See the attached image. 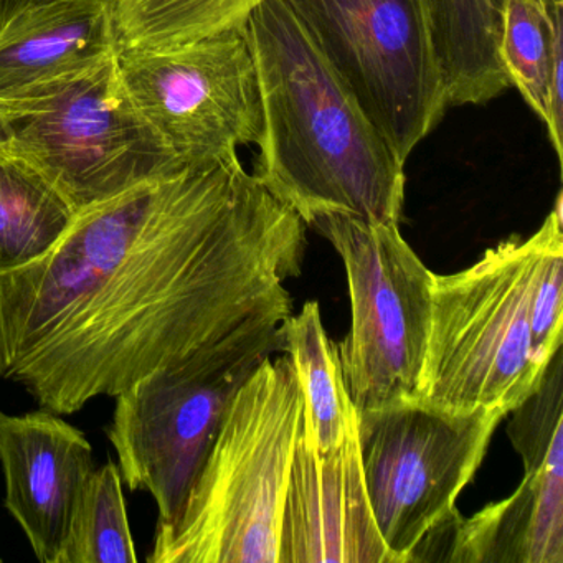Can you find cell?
I'll return each mask as SVG.
<instances>
[{
  "mask_svg": "<svg viewBox=\"0 0 563 563\" xmlns=\"http://www.w3.org/2000/svg\"><path fill=\"white\" fill-rule=\"evenodd\" d=\"M563 212L553 220L533 279L530 329L533 354L547 365L563 341Z\"/></svg>",
  "mask_w": 563,
  "mask_h": 563,
  "instance_id": "20",
  "label": "cell"
},
{
  "mask_svg": "<svg viewBox=\"0 0 563 563\" xmlns=\"http://www.w3.org/2000/svg\"><path fill=\"white\" fill-rule=\"evenodd\" d=\"M120 466L91 473L71 517L60 563H136Z\"/></svg>",
  "mask_w": 563,
  "mask_h": 563,
  "instance_id": "19",
  "label": "cell"
},
{
  "mask_svg": "<svg viewBox=\"0 0 563 563\" xmlns=\"http://www.w3.org/2000/svg\"><path fill=\"white\" fill-rule=\"evenodd\" d=\"M503 410L453 413L421 401L357 413L365 489L395 563L456 512L479 470Z\"/></svg>",
  "mask_w": 563,
  "mask_h": 563,
  "instance_id": "9",
  "label": "cell"
},
{
  "mask_svg": "<svg viewBox=\"0 0 563 563\" xmlns=\"http://www.w3.org/2000/svg\"><path fill=\"white\" fill-rule=\"evenodd\" d=\"M2 157H8V153H5L4 141H2V137H0V159H2Z\"/></svg>",
  "mask_w": 563,
  "mask_h": 563,
  "instance_id": "23",
  "label": "cell"
},
{
  "mask_svg": "<svg viewBox=\"0 0 563 563\" xmlns=\"http://www.w3.org/2000/svg\"><path fill=\"white\" fill-rule=\"evenodd\" d=\"M120 51L108 0H47L0 24V97L47 84Z\"/></svg>",
  "mask_w": 563,
  "mask_h": 563,
  "instance_id": "14",
  "label": "cell"
},
{
  "mask_svg": "<svg viewBox=\"0 0 563 563\" xmlns=\"http://www.w3.org/2000/svg\"><path fill=\"white\" fill-rule=\"evenodd\" d=\"M0 464L5 507L44 563H60L71 517L95 467L84 431L41 408L9 415L0 408Z\"/></svg>",
  "mask_w": 563,
  "mask_h": 563,
  "instance_id": "12",
  "label": "cell"
},
{
  "mask_svg": "<svg viewBox=\"0 0 563 563\" xmlns=\"http://www.w3.org/2000/svg\"><path fill=\"white\" fill-rule=\"evenodd\" d=\"M283 352L291 357L305 394L302 424L316 450H335L357 427V411L349 398L338 345L322 325L316 301L283 322Z\"/></svg>",
  "mask_w": 563,
  "mask_h": 563,
  "instance_id": "15",
  "label": "cell"
},
{
  "mask_svg": "<svg viewBox=\"0 0 563 563\" xmlns=\"http://www.w3.org/2000/svg\"><path fill=\"white\" fill-rule=\"evenodd\" d=\"M560 212L562 192L529 239L504 240L470 268L434 275L418 401L453 413L483 408L509 415L537 390L549 364L533 354V279Z\"/></svg>",
  "mask_w": 563,
  "mask_h": 563,
  "instance_id": "4",
  "label": "cell"
},
{
  "mask_svg": "<svg viewBox=\"0 0 563 563\" xmlns=\"http://www.w3.org/2000/svg\"><path fill=\"white\" fill-rule=\"evenodd\" d=\"M77 210L34 167L0 159V276L51 252Z\"/></svg>",
  "mask_w": 563,
  "mask_h": 563,
  "instance_id": "16",
  "label": "cell"
},
{
  "mask_svg": "<svg viewBox=\"0 0 563 563\" xmlns=\"http://www.w3.org/2000/svg\"><path fill=\"white\" fill-rule=\"evenodd\" d=\"M120 48L186 44L243 29L263 0H108Z\"/></svg>",
  "mask_w": 563,
  "mask_h": 563,
  "instance_id": "17",
  "label": "cell"
},
{
  "mask_svg": "<svg viewBox=\"0 0 563 563\" xmlns=\"http://www.w3.org/2000/svg\"><path fill=\"white\" fill-rule=\"evenodd\" d=\"M499 51L510 87L522 95L543 124L549 121L553 32L563 25V4L499 0Z\"/></svg>",
  "mask_w": 563,
  "mask_h": 563,
  "instance_id": "18",
  "label": "cell"
},
{
  "mask_svg": "<svg viewBox=\"0 0 563 563\" xmlns=\"http://www.w3.org/2000/svg\"><path fill=\"white\" fill-rule=\"evenodd\" d=\"M543 4L549 5V8H553V5L563 4V0H543Z\"/></svg>",
  "mask_w": 563,
  "mask_h": 563,
  "instance_id": "22",
  "label": "cell"
},
{
  "mask_svg": "<svg viewBox=\"0 0 563 563\" xmlns=\"http://www.w3.org/2000/svg\"><path fill=\"white\" fill-rule=\"evenodd\" d=\"M311 225L334 246L347 275L351 331L335 345L355 411L418 401L434 273L405 242L398 223L328 213Z\"/></svg>",
  "mask_w": 563,
  "mask_h": 563,
  "instance_id": "7",
  "label": "cell"
},
{
  "mask_svg": "<svg viewBox=\"0 0 563 563\" xmlns=\"http://www.w3.org/2000/svg\"><path fill=\"white\" fill-rule=\"evenodd\" d=\"M279 563H395L372 514L357 427L335 450H316L301 424L283 504Z\"/></svg>",
  "mask_w": 563,
  "mask_h": 563,
  "instance_id": "11",
  "label": "cell"
},
{
  "mask_svg": "<svg viewBox=\"0 0 563 563\" xmlns=\"http://www.w3.org/2000/svg\"><path fill=\"white\" fill-rule=\"evenodd\" d=\"M38 2H47V0H0V24L8 21L12 14L27 8V5L38 4Z\"/></svg>",
  "mask_w": 563,
  "mask_h": 563,
  "instance_id": "21",
  "label": "cell"
},
{
  "mask_svg": "<svg viewBox=\"0 0 563 563\" xmlns=\"http://www.w3.org/2000/svg\"><path fill=\"white\" fill-rule=\"evenodd\" d=\"M263 108L253 176L311 225L344 213L398 223L405 164L283 0H263L245 25Z\"/></svg>",
  "mask_w": 563,
  "mask_h": 563,
  "instance_id": "2",
  "label": "cell"
},
{
  "mask_svg": "<svg viewBox=\"0 0 563 563\" xmlns=\"http://www.w3.org/2000/svg\"><path fill=\"white\" fill-rule=\"evenodd\" d=\"M117 54L0 97L5 153L34 167L77 212L187 169L131 100Z\"/></svg>",
  "mask_w": 563,
  "mask_h": 563,
  "instance_id": "5",
  "label": "cell"
},
{
  "mask_svg": "<svg viewBox=\"0 0 563 563\" xmlns=\"http://www.w3.org/2000/svg\"><path fill=\"white\" fill-rule=\"evenodd\" d=\"M523 471L506 499L431 530L410 563H563V466Z\"/></svg>",
  "mask_w": 563,
  "mask_h": 563,
  "instance_id": "13",
  "label": "cell"
},
{
  "mask_svg": "<svg viewBox=\"0 0 563 563\" xmlns=\"http://www.w3.org/2000/svg\"><path fill=\"white\" fill-rule=\"evenodd\" d=\"M305 394L291 357L265 358L227 408L177 519L150 563H279L283 504Z\"/></svg>",
  "mask_w": 563,
  "mask_h": 563,
  "instance_id": "3",
  "label": "cell"
},
{
  "mask_svg": "<svg viewBox=\"0 0 563 563\" xmlns=\"http://www.w3.org/2000/svg\"><path fill=\"white\" fill-rule=\"evenodd\" d=\"M288 318L253 319L114 397L107 434L128 489L146 490L156 503L157 527L183 510L236 391L265 358L283 352Z\"/></svg>",
  "mask_w": 563,
  "mask_h": 563,
  "instance_id": "6",
  "label": "cell"
},
{
  "mask_svg": "<svg viewBox=\"0 0 563 563\" xmlns=\"http://www.w3.org/2000/svg\"><path fill=\"white\" fill-rule=\"evenodd\" d=\"M117 58L131 100L187 169L232 163L240 147L262 141L245 27L169 47L120 48Z\"/></svg>",
  "mask_w": 563,
  "mask_h": 563,
  "instance_id": "10",
  "label": "cell"
},
{
  "mask_svg": "<svg viewBox=\"0 0 563 563\" xmlns=\"http://www.w3.org/2000/svg\"><path fill=\"white\" fill-rule=\"evenodd\" d=\"M400 163L448 110L430 0H283Z\"/></svg>",
  "mask_w": 563,
  "mask_h": 563,
  "instance_id": "8",
  "label": "cell"
},
{
  "mask_svg": "<svg viewBox=\"0 0 563 563\" xmlns=\"http://www.w3.org/2000/svg\"><path fill=\"white\" fill-rule=\"evenodd\" d=\"M306 227L240 159L78 210L51 252L0 276V377L77 413L253 319L288 318Z\"/></svg>",
  "mask_w": 563,
  "mask_h": 563,
  "instance_id": "1",
  "label": "cell"
}]
</instances>
